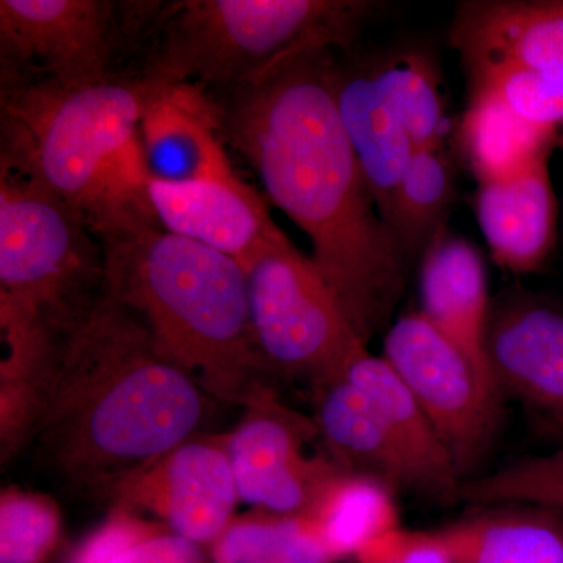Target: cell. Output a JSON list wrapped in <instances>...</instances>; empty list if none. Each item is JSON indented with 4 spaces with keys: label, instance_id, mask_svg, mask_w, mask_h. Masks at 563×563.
<instances>
[{
    "label": "cell",
    "instance_id": "cell-1",
    "mask_svg": "<svg viewBox=\"0 0 563 563\" xmlns=\"http://www.w3.org/2000/svg\"><path fill=\"white\" fill-rule=\"evenodd\" d=\"M336 51L282 63L213 102L221 133L312 243L313 262L369 343L390 324L409 261L379 210L336 102Z\"/></svg>",
    "mask_w": 563,
    "mask_h": 563
},
{
    "label": "cell",
    "instance_id": "cell-2",
    "mask_svg": "<svg viewBox=\"0 0 563 563\" xmlns=\"http://www.w3.org/2000/svg\"><path fill=\"white\" fill-rule=\"evenodd\" d=\"M214 402L163 357L139 314L106 291L52 325L25 446L70 484L101 493L201 435Z\"/></svg>",
    "mask_w": 563,
    "mask_h": 563
},
{
    "label": "cell",
    "instance_id": "cell-3",
    "mask_svg": "<svg viewBox=\"0 0 563 563\" xmlns=\"http://www.w3.org/2000/svg\"><path fill=\"white\" fill-rule=\"evenodd\" d=\"M165 88L141 69L0 81V172L54 192L102 244L157 228L140 125Z\"/></svg>",
    "mask_w": 563,
    "mask_h": 563
},
{
    "label": "cell",
    "instance_id": "cell-4",
    "mask_svg": "<svg viewBox=\"0 0 563 563\" xmlns=\"http://www.w3.org/2000/svg\"><path fill=\"white\" fill-rule=\"evenodd\" d=\"M102 246L111 298L214 401L244 409L273 388L252 339L242 263L161 225Z\"/></svg>",
    "mask_w": 563,
    "mask_h": 563
},
{
    "label": "cell",
    "instance_id": "cell-5",
    "mask_svg": "<svg viewBox=\"0 0 563 563\" xmlns=\"http://www.w3.org/2000/svg\"><path fill=\"white\" fill-rule=\"evenodd\" d=\"M376 10L365 0L161 2L141 70L165 87L199 88L218 102L299 55L350 52Z\"/></svg>",
    "mask_w": 563,
    "mask_h": 563
},
{
    "label": "cell",
    "instance_id": "cell-6",
    "mask_svg": "<svg viewBox=\"0 0 563 563\" xmlns=\"http://www.w3.org/2000/svg\"><path fill=\"white\" fill-rule=\"evenodd\" d=\"M243 268L252 339L269 376L306 379L313 387L342 376L368 350L317 263L280 229Z\"/></svg>",
    "mask_w": 563,
    "mask_h": 563
},
{
    "label": "cell",
    "instance_id": "cell-7",
    "mask_svg": "<svg viewBox=\"0 0 563 563\" xmlns=\"http://www.w3.org/2000/svg\"><path fill=\"white\" fill-rule=\"evenodd\" d=\"M79 213L35 184L0 172V298L58 324L107 291L102 243Z\"/></svg>",
    "mask_w": 563,
    "mask_h": 563
},
{
    "label": "cell",
    "instance_id": "cell-8",
    "mask_svg": "<svg viewBox=\"0 0 563 563\" xmlns=\"http://www.w3.org/2000/svg\"><path fill=\"white\" fill-rule=\"evenodd\" d=\"M468 96H490L543 128L563 125V0L462 2L451 25Z\"/></svg>",
    "mask_w": 563,
    "mask_h": 563
},
{
    "label": "cell",
    "instance_id": "cell-9",
    "mask_svg": "<svg viewBox=\"0 0 563 563\" xmlns=\"http://www.w3.org/2000/svg\"><path fill=\"white\" fill-rule=\"evenodd\" d=\"M161 2L2 0L0 81L99 79L140 69Z\"/></svg>",
    "mask_w": 563,
    "mask_h": 563
},
{
    "label": "cell",
    "instance_id": "cell-10",
    "mask_svg": "<svg viewBox=\"0 0 563 563\" xmlns=\"http://www.w3.org/2000/svg\"><path fill=\"white\" fill-rule=\"evenodd\" d=\"M383 357L431 421L463 483L495 439L498 387L420 312L388 325Z\"/></svg>",
    "mask_w": 563,
    "mask_h": 563
},
{
    "label": "cell",
    "instance_id": "cell-11",
    "mask_svg": "<svg viewBox=\"0 0 563 563\" xmlns=\"http://www.w3.org/2000/svg\"><path fill=\"white\" fill-rule=\"evenodd\" d=\"M99 495L111 507L154 515L199 547L225 531L240 501L224 435L206 433L122 474Z\"/></svg>",
    "mask_w": 563,
    "mask_h": 563
},
{
    "label": "cell",
    "instance_id": "cell-12",
    "mask_svg": "<svg viewBox=\"0 0 563 563\" xmlns=\"http://www.w3.org/2000/svg\"><path fill=\"white\" fill-rule=\"evenodd\" d=\"M224 442L240 501L284 515L307 514L325 484L340 473L331 459L307 453L318 439L312 418L280 401L273 388L244 407Z\"/></svg>",
    "mask_w": 563,
    "mask_h": 563
},
{
    "label": "cell",
    "instance_id": "cell-13",
    "mask_svg": "<svg viewBox=\"0 0 563 563\" xmlns=\"http://www.w3.org/2000/svg\"><path fill=\"white\" fill-rule=\"evenodd\" d=\"M485 355L499 393L563 424V313L533 299L492 309Z\"/></svg>",
    "mask_w": 563,
    "mask_h": 563
},
{
    "label": "cell",
    "instance_id": "cell-14",
    "mask_svg": "<svg viewBox=\"0 0 563 563\" xmlns=\"http://www.w3.org/2000/svg\"><path fill=\"white\" fill-rule=\"evenodd\" d=\"M150 199L162 229L242 265L263 240L279 231L261 196L239 176L188 184L151 177Z\"/></svg>",
    "mask_w": 563,
    "mask_h": 563
},
{
    "label": "cell",
    "instance_id": "cell-15",
    "mask_svg": "<svg viewBox=\"0 0 563 563\" xmlns=\"http://www.w3.org/2000/svg\"><path fill=\"white\" fill-rule=\"evenodd\" d=\"M220 132L217 106L199 88H165L150 103L140 125L152 179L188 184L235 177Z\"/></svg>",
    "mask_w": 563,
    "mask_h": 563
},
{
    "label": "cell",
    "instance_id": "cell-16",
    "mask_svg": "<svg viewBox=\"0 0 563 563\" xmlns=\"http://www.w3.org/2000/svg\"><path fill=\"white\" fill-rule=\"evenodd\" d=\"M420 291L422 317L495 384L485 355L492 307L479 251L442 229L422 252Z\"/></svg>",
    "mask_w": 563,
    "mask_h": 563
},
{
    "label": "cell",
    "instance_id": "cell-17",
    "mask_svg": "<svg viewBox=\"0 0 563 563\" xmlns=\"http://www.w3.org/2000/svg\"><path fill=\"white\" fill-rule=\"evenodd\" d=\"M344 376L365 396L377 420L412 470L417 495L437 503L461 501L462 476L412 393L383 355L363 351Z\"/></svg>",
    "mask_w": 563,
    "mask_h": 563
},
{
    "label": "cell",
    "instance_id": "cell-18",
    "mask_svg": "<svg viewBox=\"0 0 563 563\" xmlns=\"http://www.w3.org/2000/svg\"><path fill=\"white\" fill-rule=\"evenodd\" d=\"M548 162L510 179L477 185V224L493 261L507 272H537L553 251L558 203Z\"/></svg>",
    "mask_w": 563,
    "mask_h": 563
},
{
    "label": "cell",
    "instance_id": "cell-19",
    "mask_svg": "<svg viewBox=\"0 0 563 563\" xmlns=\"http://www.w3.org/2000/svg\"><path fill=\"white\" fill-rule=\"evenodd\" d=\"M335 91L363 176L391 231L396 195L415 152L412 140L385 101L369 63H336Z\"/></svg>",
    "mask_w": 563,
    "mask_h": 563
},
{
    "label": "cell",
    "instance_id": "cell-20",
    "mask_svg": "<svg viewBox=\"0 0 563 563\" xmlns=\"http://www.w3.org/2000/svg\"><path fill=\"white\" fill-rule=\"evenodd\" d=\"M312 401L322 451L340 472L372 477L395 493H417L412 470L344 373L313 385Z\"/></svg>",
    "mask_w": 563,
    "mask_h": 563
},
{
    "label": "cell",
    "instance_id": "cell-21",
    "mask_svg": "<svg viewBox=\"0 0 563 563\" xmlns=\"http://www.w3.org/2000/svg\"><path fill=\"white\" fill-rule=\"evenodd\" d=\"M481 509L440 531L453 563H563V521L553 510Z\"/></svg>",
    "mask_w": 563,
    "mask_h": 563
},
{
    "label": "cell",
    "instance_id": "cell-22",
    "mask_svg": "<svg viewBox=\"0 0 563 563\" xmlns=\"http://www.w3.org/2000/svg\"><path fill=\"white\" fill-rule=\"evenodd\" d=\"M559 131L525 120L490 96H468L459 147L477 185L510 179L550 161Z\"/></svg>",
    "mask_w": 563,
    "mask_h": 563
},
{
    "label": "cell",
    "instance_id": "cell-23",
    "mask_svg": "<svg viewBox=\"0 0 563 563\" xmlns=\"http://www.w3.org/2000/svg\"><path fill=\"white\" fill-rule=\"evenodd\" d=\"M336 561L398 528L395 492L372 477L336 473L306 514Z\"/></svg>",
    "mask_w": 563,
    "mask_h": 563
},
{
    "label": "cell",
    "instance_id": "cell-24",
    "mask_svg": "<svg viewBox=\"0 0 563 563\" xmlns=\"http://www.w3.org/2000/svg\"><path fill=\"white\" fill-rule=\"evenodd\" d=\"M306 514L254 509L235 517L211 544V563H335Z\"/></svg>",
    "mask_w": 563,
    "mask_h": 563
},
{
    "label": "cell",
    "instance_id": "cell-25",
    "mask_svg": "<svg viewBox=\"0 0 563 563\" xmlns=\"http://www.w3.org/2000/svg\"><path fill=\"white\" fill-rule=\"evenodd\" d=\"M454 188V165L446 144L415 150L399 184L391 224L407 261L422 255L446 228Z\"/></svg>",
    "mask_w": 563,
    "mask_h": 563
},
{
    "label": "cell",
    "instance_id": "cell-26",
    "mask_svg": "<svg viewBox=\"0 0 563 563\" xmlns=\"http://www.w3.org/2000/svg\"><path fill=\"white\" fill-rule=\"evenodd\" d=\"M369 65L385 101L409 133L415 150L446 144L451 122L432 63L409 52Z\"/></svg>",
    "mask_w": 563,
    "mask_h": 563
},
{
    "label": "cell",
    "instance_id": "cell-27",
    "mask_svg": "<svg viewBox=\"0 0 563 563\" xmlns=\"http://www.w3.org/2000/svg\"><path fill=\"white\" fill-rule=\"evenodd\" d=\"M461 501L479 509L531 506L563 510V450L542 457L526 459L498 472L463 481Z\"/></svg>",
    "mask_w": 563,
    "mask_h": 563
},
{
    "label": "cell",
    "instance_id": "cell-28",
    "mask_svg": "<svg viewBox=\"0 0 563 563\" xmlns=\"http://www.w3.org/2000/svg\"><path fill=\"white\" fill-rule=\"evenodd\" d=\"M62 533L57 504L41 493L10 487L0 495V563H44Z\"/></svg>",
    "mask_w": 563,
    "mask_h": 563
},
{
    "label": "cell",
    "instance_id": "cell-29",
    "mask_svg": "<svg viewBox=\"0 0 563 563\" xmlns=\"http://www.w3.org/2000/svg\"><path fill=\"white\" fill-rule=\"evenodd\" d=\"M163 526L133 510L111 507L107 520L79 544L69 563H111Z\"/></svg>",
    "mask_w": 563,
    "mask_h": 563
},
{
    "label": "cell",
    "instance_id": "cell-30",
    "mask_svg": "<svg viewBox=\"0 0 563 563\" xmlns=\"http://www.w3.org/2000/svg\"><path fill=\"white\" fill-rule=\"evenodd\" d=\"M357 563H453L440 531L395 528L363 544Z\"/></svg>",
    "mask_w": 563,
    "mask_h": 563
},
{
    "label": "cell",
    "instance_id": "cell-31",
    "mask_svg": "<svg viewBox=\"0 0 563 563\" xmlns=\"http://www.w3.org/2000/svg\"><path fill=\"white\" fill-rule=\"evenodd\" d=\"M111 563H210L202 547L176 536L166 526L141 540Z\"/></svg>",
    "mask_w": 563,
    "mask_h": 563
},
{
    "label": "cell",
    "instance_id": "cell-32",
    "mask_svg": "<svg viewBox=\"0 0 563 563\" xmlns=\"http://www.w3.org/2000/svg\"><path fill=\"white\" fill-rule=\"evenodd\" d=\"M558 144H559V146L562 147V151H563V125L561 129H559Z\"/></svg>",
    "mask_w": 563,
    "mask_h": 563
},
{
    "label": "cell",
    "instance_id": "cell-33",
    "mask_svg": "<svg viewBox=\"0 0 563 563\" xmlns=\"http://www.w3.org/2000/svg\"><path fill=\"white\" fill-rule=\"evenodd\" d=\"M553 512L558 514V517L563 521V510H553Z\"/></svg>",
    "mask_w": 563,
    "mask_h": 563
}]
</instances>
